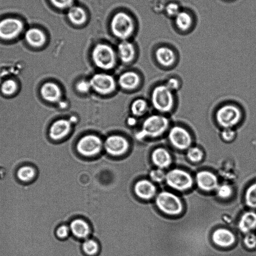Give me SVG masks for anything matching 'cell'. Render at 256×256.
Returning a JSON list of instances; mask_svg holds the SVG:
<instances>
[{"label": "cell", "instance_id": "cell-9", "mask_svg": "<svg viewBox=\"0 0 256 256\" xmlns=\"http://www.w3.org/2000/svg\"><path fill=\"white\" fill-rule=\"evenodd\" d=\"M168 186L178 190H185L190 188L193 184L191 176L186 172L175 168L169 171L166 176Z\"/></svg>", "mask_w": 256, "mask_h": 256}, {"label": "cell", "instance_id": "cell-23", "mask_svg": "<svg viewBox=\"0 0 256 256\" xmlns=\"http://www.w3.org/2000/svg\"><path fill=\"white\" fill-rule=\"evenodd\" d=\"M140 79L136 72H124L119 76L118 84L123 89L132 90L139 84Z\"/></svg>", "mask_w": 256, "mask_h": 256}, {"label": "cell", "instance_id": "cell-1", "mask_svg": "<svg viewBox=\"0 0 256 256\" xmlns=\"http://www.w3.org/2000/svg\"><path fill=\"white\" fill-rule=\"evenodd\" d=\"M244 116V110L240 106L232 102H226L216 110L214 120L221 129L236 128L242 122Z\"/></svg>", "mask_w": 256, "mask_h": 256}, {"label": "cell", "instance_id": "cell-33", "mask_svg": "<svg viewBox=\"0 0 256 256\" xmlns=\"http://www.w3.org/2000/svg\"><path fill=\"white\" fill-rule=\"evenodd\" d=\"M82 248L84 252L89 256L95 254L98 250L97 242L92 239L86 240L82 244Z\"/></svg>", "mask_w": 256, "mask_h": 256}, {"label": "cell", "instance_id": "cell-36", "mask_svg": "<svg viewBox=\"0 0 256 256\" xmlns=\"http://www.w3.org/2000/svg\"><path fill=\"white\" fill-rule=\"evenodd\" d=\"M166 174L162 169L158 168L152 170L150 174L152 180L157 182H160L166 179Z\"/></svg>", "mask_w": 256, "mask_h": 256}, {"label": "cell", "instance_id": "cell-30", "mask_svg": "<svg viewBox=\"0 0 256 256\" xmlns=\"http://www.w3.org/2000/svg\"><path fill=\"white\" fill-rule=\"evenodd\" d=\"M245 200L248 206L256 208V182L247 188L245 194Z\"/></svg>", "mask_w": 256, "mask_h": 256}, {"label": "cell", "instance_id": "cell-18", "mask_svg": "<svg viewBox=\"0 0 256 256\" xmlns=\"http://www.w3.org/2000/svg\"><path fill=\"white\" fill-rule=\"evenodd\" d=\"M24 38L26 42L34 48H40L46 42V36L41 29L32 27L28 28L24 32Z\"/></svg>", "mask_w": 256, "mask_h": 256}, {"label": "cell", "instance_id": "cell-29", "mask_svg": "<svg viewBox=\"0 0 256 256\" xmlns=\"http://www.w3.org/2000/svg\"><path fill=\"white\" fill-rule=\"evenodd\" d=\"M204 155L202 149L198 146L193 144L186 150V157L192 162H198L201 161Z\"/></svg>", "mask_w": 256, "mask_h": 256}, {"label": "cell", "instance_id": "cell-25", "mask_svg": "<svg viewBox=\"0 0 256 256\" xmlns=\"http://www.w3.org/2000/svg\"><path fill=\"white\" fill-rule=\"evenodd\" d=\"M70 230L74 236L78 238H86L90 234L88 224L80 218L75 219L70 222Z\"/></svg>", "mask_w": 256, "mask_h": 256}, {"label": "cell", "instance_id": "cell-15", "mask_svg": "<svg viewBox=\"0 0 256 256\" xmlns=\"http://www.w3.org/2000/svg\"><path fill=\"white\" fill-rule=\"evenodd\" d=\"M198 186L204 191H211L218 187V178L214 174L208 170L199 172L196 175Z\"/></svg>", "mask_w": 256, "mask_h": 256}, {"label": "cell", "instance_id": "cell-32", "mask_svg": "<svg viewBox=\"0 0 256 256\" xmlns=\"http://www.w3.org/2000/svg\"><path fill=\"white\" fill-rule=\"evenodd\" d=\"M164 84L170 90L175 93L182 87L181 80L177 76H170L166 79Z\"/></svg>", "mask_w": 256, "mask_h": 256}, {"label": "cell", "instance_id": "cell-41", "mask_svg": "<svg viewBox=\"0 0 256 256\" xmlns=\"http://www.w3.org/2000/svg\"><path fill=\"white\" fill-rule=\"evenodd\" d=\"M70 228L66 225L59 226L56 231V236L59 238H64L68 236Z\"/></svg>", "mask_w": 256, "mask_h": 256}, {"label": "cell", "instance_id": "cell-20", "mask_svg": "<svg viewBox=\"0 0 256 256\" xmlns=\"http://www.w3.org/2000/svg\"><path fill=\"white\" fill-rule=\"evenodd\" d=\"M134 190L139 198L144 200L152 198L156 192L155 186L146 180H142L136 182L134 186Z\"/></svg>", "mask_w": 256, "mask_h": 256}, {"label": "cell", "instance_id": "cell-21", "mask_svg": "<svg viewBox=\"0 0 256 256\" xmlns=\"http://www.w3.org/2000/svg\"><path fill=\"white\" fill-rule=\"evenodd\" d=\"M42 98L46 101L55 102H58L62 96L60 88L55 83L48 82L42 85L40 89Z\"/></svg>", "mask_w": 256, "mask_h": 256}, {"label": "cell", "instance_id": "cell-2", "mask_svg": "<svg viewBox=\"0 0 256 256\" xmlns=\"http://www.w3.org/2000/svg\"><path fill=\"white\" fill-rule=\"evenodd\" d=\"M150 100L153 108L158 113L167 116L172 113L176 106L175 92L164 83L154 87L152 91Z\"/></svg>", "mask_w": 256, "mask_h": 256}, {"label": "cell", "instance_id": "cell-34", "mask_svg": "<svg viewBox=\"0 0 256 256\" xmlns=\"http://www.w3.org/2000/svg\"><path fill=\"white\" fill-rule=\"evenodd\" d=\"M17 89V84L12 80L4 81L1 86V90L5 94L10 95L15 92Z\"/></svg>", "mask_w": 256, "mask_h": 256}, {"label": "cell", "instance_id": "cell-12", "mask_svg": "<svg viewBox=\"0 0 256 256\" xmlns=\"http://www.w3.org/2000/svg\"><path fill=\"white\" fill-rule=\"evenodd\" d=\"M104 146L108 154L114 156H118L128 150V142L126 138L122 136L112 135L106 138Z\"/></svg>", "mask_w": 256, "mask_h": 256}, {"label": "cell", "instance_id": "cell-17", "mask_svg": "<svg viewBox=\"0 0 256 256\" xmlns=\"http://www.w3.org/2000/svg\"><path fill=\"white\" fill-rule=\"evenodd\" d=\"M71 128V124L68 120L60 119L55 121L50 126L49 134L54 140H59L66 136Z\"/></svg>", "mask_w": 256, "mask_h": 256}, {"label": "cell", "instance_id": "cell-13", "mask_svg": "<svg viewBox=\"0 0 256 256\" xmlns=\"http://www.w3.org/2000/svg\"><path fill=\"white\" fill-rule=\"evenodd\" d=\"M156 58L160 65L166 68H173L176 64L177 56L172 48L162 46L156 49Z\"/></svg>", "mask_w": 256, "mask_h": 256}, {"label": "cell", "instance_id": "cell-27", "mask_svg": "<svg viewBox=\"0 0 256 256\" xmlns=\"http://www.w3.org/2000/svg\"><path fill=\"white\" fill-rule=\"evenodd\" d=\"M68 17L70 22L76 25L82 24L86 20V12L78 6H72L70 8Z\"/></svg>", "mask_w": 256, "mask_h": 256}, {"label": "cell", "instance_id": "cell-11", "mask_svg": "<svg viewBox=\"0 0 256 256\" xmlns=\"http://www.w3.org/2000/svg\"><path fill=\"white\" fill-rule=\"evenodd\" d=\"M89 81L92 89L102 94L112 92L116 86V82L113 76L107 74H94Z\"/></svg>", "mask_w": 256, "mask_h": 256}, {"label": "cell", "instance_id": "cell-31", "mask_svg": "<svg viewBox=\"0 0 256 256\" xmlns=\"http://www.w3.org/2000/svg\"><path fill=\"white\" fill-rule=\"evenodd\" d=\"M236 136L237 132L236 128H222L220 132V136L222 140L226 143L234 142Z\"/></svg>", "mask_w": 256, "mask_h": 256}, {"label": "cell", "instance_id": "cell-16", "mask_svg": "<svg viewBox=\"0 0 256 256\" xmlns=\"http://www.w3.org/2000/svg\"><path fill=\"white\" fill-rule=\"evenodd\" d=\"M151 158L153 163L160 169L168 168L172 162L170 152L164 147H158L154 150Z\"/></svg>", "mask_w": 256, "mask_h": 256}, {"label": "cell", "instance_id": "cell-4", "mask_svg": "<svg viewBox=\"0 0 256 256\" xmlns=\"http://www.w3.org/2000/svg\"><path fill=\"white\" fill-rule=\"evenodd\" d=\"M166 136L169 144L177 150H186L193 145L192 133L184 125L172 124Z\"/></svg>", "mask_w": 256, "mask_h": 256}, {"label": "cell", "instance_id": "cell-38", "mask_svg": "<svg viewBox=\"0 0 256 256\" xmlns=\"http://www.w3.org/2000/svg\"><path fill=\"white\" fill-rule=\"evenodd\" d=\"M245 246L249 249L256 248V235L252 232L247 233L244 238Z\"/></svg>", "mask_w": 256, "mask_h": 256}, {"label": "cell", "instance_id": "cell-6", "mask_svg": "<svg viewBox=\"0 0 256 256\" xmlns=\"http://www.w3.org/2000/svg\"><path fill=\"white\" fill-rule=\"evenodd\" d=\"M110 27L113 34L122 40L130 37L134 30L132 18L124 12H119L114 15L111 20Z\"/></svg>", "mask_w": 256, "mask_h": 256}, {"label": "cell", "instance_id": "cell-14", "mask_svg": "<svg viewBox=\"0 0 256 256\" xmlns=\"http://www.w3.org/2000/svg\"><path fill=\"white\" fill-rule=\"evenodd\" d=\"M38 176V170L32 164H24L18 168L15 176L17 182L22 184H30L36 181Z\"/></svg>", "mask_w": 256, "mask_h": 256}, {"label": "cell", "instance_id": "cell-7", "mask_svg": "<svg viewBox=\"0 0 256 256\" xmlns=\"http://www.w3.org/2000/svg\"><path fill=\"white\" fill-rule=\"evenodd\" d=\"M156 204L162 212L169 215L178 214L183 209L180 198L174 194L166 191L158 194L156 198Z\"/></svg>", "mask_w": 256, "mask_h": 256}, {"label": "cell", "instance_id": "cell-19", "mask_svg": "<svg viewBox=\"0 0 256 256\" xmlns=\"http://www.w3.org/2000/svg\"><path fill=\"white\" fill-rule=\"evenodd\" d=\"M212 240L217 246L221 247H228L235 242V236L230 230L226 228H218L212 234Z\"/></svg>", "mask_w": 256, "mask_h": 256}, {"label": "cell", "instance_id": "cell-10", "mask_svg": "<svg viewBox=\"0 0 256 256\" xmlns=\"http://www.w3.org/2000/svg\"><path fill=\"white\" fill-rule=\"evenodd\" d=\"M102 145V142L98 136L94 134H88L79 140L76 148L81 154L91 156L100 152Z\"/></svg>", "mask_w": 256, "mask_h": 256}, {"label": "cell", "instance_id": "cell-5", "mask_svg": "<svg viewBox=\"0 0 256 256\" xmlns=\"http://www.w3.org/2000/svg\"><path fill=\"white\" fill-rule=\"evenodd\" d=\"M92 56L94 64L102 70H110L116 64L115 52L112 47L106 44H99L96 45L92 51Z\"/></svg>", "mask_w": 256, "mask_h": 256}, {"label": "cell", "instance_id": "cell-37", "mask_svg": "<svg viewBox=\"0 0 256 256\" xmlns=\"http://www.w3.org/2000/svg\"><path fill=\"white\" fill-rule=\"evenodd\" d=\"M180 10L179 5L174 2L168 3L166 7V12L170 17L174 18Z\"/></svg>", "mask_w": 256, "mask_h": 256}, {"label": "cell", "instance_id": "cell-8", "mask_svg": "<svg viewBox=\"0 0 256 256\" xmlns=\"http://www.w3.org/2000/svg\"><path fill=\"white\" fill-rule=\"evenodd\" d=\"M24 30L23 22L18 18L8 17L0 20V38L10 40L18 38Z\"/></svg>", "mask_w": 256, "mask_h": 256}, {"label": "cell", "instance_id": "cell-3", "mask_svg": "<svg viewBox=\"0 0 256 256\" xmlns=\"http://www.w3.org/2000/svg\"><path fill=\"white\" fill-rule=\"evenodd\" d=\"M172 125L168 116L160 113L147 117L144 121L139 132L140 138H158L166 135Z\"/></svg>", "mask_w": 256, "mask_h": 256}, {"label": "cell", "instance_id": "cell-26", "mask_svg": "<svg viewBox=\"0 0 256 256\" xmlns=\"http://www.w3.org/2000/svg\"><path fill=\"white\" fill-rule=\"evenodd\" d=\"M174 19L176 27L181 32L188 31L193 24V18L192 15L186 11L180 10Z\"/></svg>", "mask_w": 256, "mask_h": 256}, {"label": "cell", "instance_id": "cell-28", "mask_svg": "<svg viewBox=\"0 0 256 256\" xmlns=\"http://www.w3.org/2000/svg\"><path fill=\"white\" fill-rule=\"evenodd\" d=\"M148 102L144 99L138 98L134 100L131 104L130 111L136 116H140L146 112L148 110Z\"/></svg>", "mask_w": 256, "mask_h": 256}, {"label": "cell", "instance_id": "cell-35", "mask_svg": "<svg viewBox=\"0 0 256 256\" xmlns=\"http://www.w3.org/2000/svg\"><path fill=\"white\" fill-rule=\"evenodd\" d=\"M216 192L219 197L226 198L230 196L232 193V189L230 185L223 184L217 187Z\"/></svg>", "mask_w": 256, "mask_h": 256}, {"label": "cell", "instance_id": "cell-24", "mask_svg": "<svg viewBox=\"0 0 256 256\" xmlns=\"http://www.w3.org/2000/svg\"><path fill=\"white\" fill-rule=\"evenodd\" d=\"M118 53L120 59L124 63L131 62L134 56L135 50L132 44L126 40L122 41L118 47Z\"/></svg>", "mask_w": 256, "mask_h": 256}, {"label": "cell", "instance_id": "cell-39", "mask_svg": "<svg viewBox=\"0 0 256 256\" xmlns=\"http://www.w3.org/2000/svg\"><path fill=\"white\" fill-rule=\"evenodd\" d=\"M56 8L64 9L72 6L74 0H50Z\"/></svg>", "mask_w": 256, "mask_h": 256}, {"label": "cell", "instance_id": "cell-40", "mask_svg": "<svg viewBox=\"0 0 256 256\" xmlns=\"http://www.w3.org/2000/svg\"><path fill=\"white\" fill-rule=\"evenodd\" d=\"M76 87V90L82 93H86L92 89L90 81L84 80L78 82Z\"/></svg>", "mask_w": 256, "mask_h": 256}, {"label": "cell", "instance_id": "cell-22", "mask_svg": "<svg viewBox=\"0 0 256 256\" xmlns=\"http://www.w3.org/2000/svg\"><path fill=\"white\" fill-rule=\"evenodd\" d=\"M238 227L240 230L244 233L250 232L256 228V212L248 211L244 213L241 216Z\"/></svg>", "mask_w": 256, "mask_h": 256}]
</instances>
